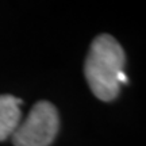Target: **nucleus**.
I'll use <instances>...</instances> for the list:
<instances>
[{
    "label": "nucleus",
    "mask_w": 146,
    "mask_h": 146,
    "mask_svg": "<svg viewBox=\"0 0 146 146\" xmlns=\"http://www.w3.org/2000/svg\"><path fill=\"white\" fill-rule=\"evenodd\" d=\"M23 100L12 95H0V141L7 139L21 123Z\"/></svg>",
    "instance_id": "7ed1b4c3"
},
{
    "label": "nucleus",
    "mask_w": 146,
    "mask_h": 146,
    "mask_svg": "<svg viewBox=\"0 0 146 146\" xmlns=\"http://www.w3.org/2000/svg\"><path fill=\"white\" fill-rule=\"evenodd\" d=\"M125 52L108 34L98 35L91 43L84 73L92 94L103 102H111L119 94V74L125 66Z\"/></svg>",
    "instance_id": "f257e3e1"
},
{
    "label": "nucleus",
    "mask_w": 146,
    "mask_h": 146,
    "mask_svg": "<svg viewBox=\"0 0 146 146\" xmlns=\"http://www.w3.org/2000/svg\"><path fill=\"white\" fill-rule=\"evenodd\" d=\"M60 119L57 108L50 102H38L33 106L23 123L12 134L15 146H49L58 133Z\"/></svg>",
    "instance_id": "f03ea898"
}]
</instances>
